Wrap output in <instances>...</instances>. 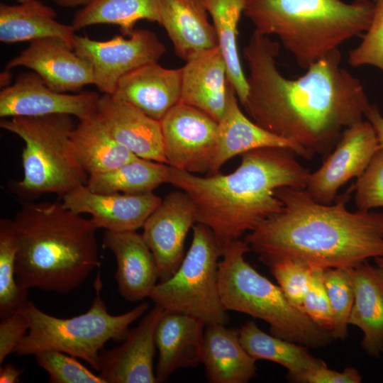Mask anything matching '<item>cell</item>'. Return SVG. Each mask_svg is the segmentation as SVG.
Masks as SVG:
<instances>
[{
	"mask_svg": "<svg viewBox=\"0 0 383 383\" xmlns=\"http://www.w3.org/2000/svg\"><path fill=\"white\" fill-rule=\"evenodd\" d=\"M280 44L253 31L243 55L249 74L244 107L250 119L294 145L299 156L328 155L343 132L361 121L371 105L359 79L341 66L339 49L296 79L277 66Z\"/></svg>",
	"mask_w": 383,
	"mask_h": 383,
	"instance_id": "cell-1",
	"label": "cell"
},
{
	"mask_svg": "<svg viewBox=\"0 0 383 383\" xmlns=\"http://www.w3.org/2000/svg\"><path fill=\"white\" fill-rule=\"evenodd\" d=\"M354 185L331 204L316 201L305 189L276 190L283 208L244 241L267 267L289 260L311 268H354L383 257V211L347 208Z\"/></svg>",
	"mask_w": 383,
	"mask_h": 383,
	"instance_id": "cell-2",
	"label": "cell"
},
{
	"mask_svg": "<svg viewBox=\"0 0 383 383\" xmlns=\"http://www.w3.org/2000/svg\"><path fill=\"white\" fill-rule=\"evenodd\" d=\"M286 148H263L242 154L228 174L208 177L170 167L168 183L187 193L196 209V223L209 228L222 245L240 239L282 211L277 189H306L310 172Z\"/></svg>",
	"mask_w": 383,
	"mask_h": 383,
	"instance_id": "cell-3",
	"label": "cell"
},
{
	"mask_svg": "<svg viewBox=\"0 0 383 383\" xmlns=\"http://www.w3.org/2000/svg\"><path fill=\"white\" fill-rule=\"evenodd\" d=\"M13 226L16 281L26 289L68 293L100 266L98 228L62 202L22 201Z\"/></svg>",
	"mask_w": 383,
	"mask_h": 383,
	"instance_id": "cell-4",
	"label": "cell"
},
{
	"mask_svg": "<svg viewBox=\"0 0 383 383\" xmlns=\"http://www.w3.org/2000/svg\"><path fill=\"white\" fill-rule=\"evenodd\" d=\"M373 0H247L243 14L254 31L274 35L308 69L368 28Z\"/></svg>",
	"mask_w": 383,
	"mask_h": 383,
	"instance_id": "cell-5",
	"label": "cell"
},
{
	"mask_svg": "<svg viewBox=\"0 0 383 383\" xmlns=\"http://www.w3.org/2000/svg\"><path fill=\"white\" fill-rule=\"evenodd\" d=\"M250 250L241 239L223 245L218 284L224 309L264 321L271 334L282 339L312 348L328 345L334 340L331 332L293 306L279 286L251 266L245 259Z\"/></svg>",
	"mask_w": 383,
	"mask_h": 383,
	"instance_id": "cell-6",
	"label": "cell"
},
{
	"mask_svg": "<svg viewBox=\"0 0 383 383\" xmlns=\"http://www.w3.org/2000/svg\"><path fill=\"white\" fill-rule=\"evenodd\" d=\"M73 116L54 114L18 116L0 122L1 128L20 137L23 177L9 184L22 201L44 194L60 197L86 185L89 175L77 160L70 140L75 125Z\"/></svg>",
	"mask_w": 383,
	"mask_h": 383,
	"instance_id": "cell-7",
	"label": "cell"
},
{
	"mask_svg": "<svg viewBox=\"0 0 383 383\" xmlns=\"http://www.w3.org/2000/svg\"><path fill=\"white\" fill-rule=\"evenodd\" d=\"M95 296L88 311L71 318H59L39 309L29 301L23 310L29 329L13 353L18 356L35 355L44 350H57L79 358L99 371V354L109 340L123 341L129 326L149 309L142 302L119 315H111L101 297L100 271L94 281Z\"/></svg>",
	"mask_w": 383,
	"mask_h": 383,
	"instance_id": "cell-8",
	"label": "cell"
},
{
	"mask_svg": "<svg viewBox=\"0 0 383 383\" xmlns=\"http://www.w3.org/2000/svg\"><path fill=\"white\" fill-rule=\"evenodd\" d=\"M192 244L176 272L154 287L150 299L166 311L184 313L206 326L229 321L218 291L223 245L201 223L192 227Z\"/></svg>",
	"mask_w": 383,
	"mask_h": 383,
	"instance_id": "cell-9",
	"label": "cell"
},
{
	"mask_svg": "<svg viewBox=\"0 0 383 383\" xmlns=\"http://www.w3.org/2000/svg\"><path fill=\"white\" fill-rule=\"evenodd\" d=\"M127 36L115 35L99 41L75 35L74 50L90 62L93 84L103 94H113L121 77L145 65L157 62L166 52L164 43L150 30L133 29Z\"/></svg>",
	"mask_w": 383,
	"mask_h": 383,
	"instance_id": "cell-10",
	"label": "cell"
},
{
	"mask_svg": "<svg viewBox=\"0 0 383 383\" xmlns=\"http://www.w3.org/2000/svg\"><path fill=\"white\" fill-rule=\"evenodd\" d=\"M160 123L170 167L193 174L211 170L217 148L218 121L200 109L179 102Z\"/></svg>",
	"mask_w": 383,
	"mask_h": 383,
	"instance_id": "cell-11",
	"label": "cell"
},
{
	"mask_svg": "<svg viewBox=\"0 0 383 383\" xmlns=\"http://www.w3.org/2000/svg\"><path fill=\"white\" fill-rule=\"evenodd\" d=\"M379 149L375 132L362 120L346 128L321 166L310 173L306 190L317 202L331 204L338 190L357 178Z\"/></svg>",
	"mask_w": 383,
	"mask_h": 383,
	"instance_id": "cell-12",
	"label": "cell"
},
{
	"mask_svg": "<svg viewBox=\"0 0 383 383\" xmlns=\"http://www.w3.org/2000/svg\"><path fill=\"white\" fill-rule=\"evenodd\" d=\"M100 96L88 91L74 94L57 92L35 72H23L12 85L1 91L0 117L66 114L82 120L96 113Z\"/></svg>",
	"mask_w": 383,
	"mask_h": 383,
	"instance_id": "cell-13",
	"label": "cell"
},
{
	"mask_svg": "<svg viewBox=\"0 0 383 383\" xmlns=\"http://www.w3.org/2000/svg\"><path fill=\"white\" fill-rule=\"evenodd\" d=\"M195 223L194 204L180 189L166 195L145 222L142 235L155 257L161 281L179 267L187 233Z\"/></svg>",
	"mask_w": 383,
	"mask_h": 383,
	"instance_id": "cell-14",
	"label": "cell"
},
{
	"mask_svg": "<svg viewBox=\"0 0 383 383\" xmlns=\"http://www.w3.org/2000/svg\"><path fill=\"white\" fill-rule=\"evenodd\" d=\"M165 311L155 304L120 345L101 350L98 372L105 383H158L153 368L155 331Z\"/></svg>",
	"mask_w": 383,
	"mask_h": 383,
	"instance_id": "cell-15",
	"label": "cell"
},
{
	"mask_svg": "<svg viewBox=\"0 0 383 383\" xmlns=\"http://www.w3.org/2000/svg\"><path fill=\"white\" fill-rule=\"evenodd\" d=\"M16 67L31 70L50 89L60 93L80 92L85 85L94 84L90 62L57 37L31 40L26 49L7 63L6 70Z\"/></svg>",
	"mask_w": 383,
	"mask_h": 383,
	"instance_id": "cell-16",
	"label": "cell"
},
{
	"mask_svg": "<svg viewBox=\"0 0 383 383\" xmlns=\"http://www.w3.org/2000/svg\"><path fill=\"white\" fill-rule=\"evenodd\" d=\"M62 205L78 213H88L99 228L131 231L143 228L162 199L153 192L101 194L81 185L62 197Z\"/></svg>",
	"mask_w": 383,
	"mask_h": 383,
	"instance_id": "cell-17",
	"label": "cell"
},
{
	"mask_svg": "<svg viewBox=\"0 0 383 383\" xmlns=\"http://www.w3.org/2000/svg\"><path fill=\"white\" fill-rule=\"evenodd\" d=\"M97 113L114 139L135 156L167 164L160 121L108 94L100 96Z\"/></svg>",
	"mask_w": 383,
	"mask_h": 383,
	"instance_id": "cell-18",
	"label": "cell"
},
{
	"mask_svg": "<svg viewBox=\"0 0 383 383\" xmlns=\"http://www.w3.org/2000/svg\"><path fill=\"white\" fill-rule=\"evenodd\" d=\"M103 246L116 257L115 279L121 296L131 302L150 297L160 277L155 257L142 234L106 231Z\"/></svg>",
	"mask_w": 383,
	"mask_h": 383,
	"instance_id": "cell-19",
	"label": "cell"
},
{
	"mask_svg": "<svg viewBox=\"0 0 383 383\" xmlns=\"http://www.w3.org/2000/svg\"><path fill=\"white\" fill-rule=\"evenodd\" d=\"M182 67L165 68L157 62L140 67L118 81L112 94L160 121L180 102Z\"/></svg>",
	"mask_w": 383,
	"mask_h": 383,
	"instance_id": "cell-20",
	"label": "cell"
},
{
	"mask_svg": "<svg viewBox=\"0 0 383 383\" xmlns=\"http://www.w3.org/2000/svg\"><path fill=\"white\" fill-rule=\"evenodd\" d=\"M206 325L184 313L165 311L155 331L158 359L155 369L157 382H165L177 370L201 363Z\"/></svg>",
	"mask_w": 383,
	"mask_h": 383,
	"instance_id": "cell-21",
	"label": "cell"
},
{
	"mask_svg": "<svg viewBox=\"0 0 383 383\" xmlns=\"http://www.w3.org/2000/svg\"><path fill=\"white\" fill-rule=\"evenodd\" d=\"M182 72L180 102L200 109L219 122L227 105L230 83L218 46L187 60Z\"/></svg>",
	"mask_w": 383,
	"mask_h": 383,
	"instance_id": "cell-22",
	"label": "cell"
},
{
	"mask_svg": "<svg viewBox=\"0 0 383 383\" xmlns=\"http://www.w3.org/2000/svg\"><path fill=\"white\" fill-rule=\"evenodd\" d=\"M209 15L201 0H160V24L185 62L218 46Z\"/></svg>",
	"mask_w": 383,
	"mask_h": 383,
	"instance_id": "cell-23",
	"label": "cell"
},
{
	"mask_svg": "<svg viewBox=\"0 0 383 383\" xmlns=\"http://www.w3.org/2000/svg\"><path fill=\"white\" fill-rule=\"evenodd\" d=\"M235 90L230 84L227 105L218 122L217 148L210 172L219 173L221 167L236 155L263 148H286L294 151L297 148L262 128L246 116L240 109Z\"/></svg>",
	"mask_w": 383,
	"mask_h": 383,
	"instance_id": "cell-24",
	"label": "cell"
},
{
	"mask_svg": "<svg viewBox=\"0 0 383 383\" xmlns=\"http://www.w3.org/2000/svg\"><path fill=\"white\" fill-rule=\"evenodd\" d=\"M256 362L242 345L239 329L205 326L201 363L209 382L247 383L256 374Z\"/></svg>",
	"mask_w": 383,
	"mask_h": 383,
	"instance_id": "cell-25",
	"label": "cell"
},
{
	"mask_svg": "<svg viewBox=\"0 0 383 383\" xmlns=\"http://www.w3.org/2000/svg\"><path fill=\"white\" fill-rule=\"evenodd\" d=\"M355 299L348 324L363 333L361 346L370 356L383 355V269L367 261L351 269Z\"/></svg>",
	"mask_w": 383,
	"mask_h": 383,
	"instance_id": "cell-26",
	"label": "cell"
},
{
	"mask_svg": "<svg viewBox=\"0 0 383 383\" xmlns=\"http://www.w3.org/2000/svg\"><path fill=\"white\" fill-rule=\"evenodd\" d=\"M56 11L39 0L18 5L0 4V40L14 43L57 37L74 46L75 29L55 20Z\"/></svg>",
	"mask_w": 383,
	"mask_h": 383,
	"instance_id": "cell-27",
	"label": "cell"
},
{
	"mask_svg": "<svg viewBox=\"0 0 383 383\" xmlns=\"http://www.w3.org/2000/svg\"><path fill=\"white\" fill-rule=\"evenodd\" d=\"M70 140L77 160L89 176L114 170L138 157L114 139L97 112L79 120Z\"/></svg>",
	"mask_w": 383,
	"mask_h": 383,
	"instance_id": "cell-28",
	"label": "cell"
},
{
	"mask_svg": "<svg viewBox=\"0 0 383 383\" xmlns=\"http://www.w3.org/2000/svg\"><path fill=\"white\" fill-rule=\"evenodd\" d=\"M239 329L242 345L255 360L277 363L287 370V378L301 382L304 375L324 362L309 353L308 347L262 331L253 321Z\"/></svg>",
	"mask_w": 383,
	"mask_h": 383,
	"instance_id": "cell-29",
	"label": "cell"
},
{
	"mask_svg": "<svg viewBox=\"0 0 383 383\" xmlns=\"http://www.w3.org/2000/svg\"><path fill=\"white\" fill-rule=\"evenodd\" d=\"M212 20L218 48L228 69V77L243 106L248 94L238 47V23L247 0H201Z\"/></svg>",
	"mask_w": 383,
	"mask_h": 383,
	"instance_id": "cell-30",
	"label": "cell"
},
{
	"mask_svg": "<svg viewBox=\"0 0 383 383\" xmlns=\"http://www.w3.org/2000/svg\"><path fill=\"white\" fill-rule=\"evenodd\" d=\"M170 166L137 157L114 170L89 175L87 187L101 194H144L168 183Z\"/></svg>",
	"mask_w": 383,
	"mask_h": 383,
	"instance_id": "cell-31",
	"label": "cell"
},
{
	"mask_svg": "<svg viewBox=\"0 0 383 383\" xmlns=\"http://www.w3.org/2000/svg\"><path fill=\"white\" fill-rule=\"evenodd\" d=\"M160 0H94L77 11L72 21L75 30L96 24H114L128 35L135 23L147 20L160 23Z\"/></svg>",
	"mask_w": 383,
	"mask_h": 383,
	"instance_id": "cell-32",
	"label": "cell"
},
{
	"mask_svg": "<svg viewBox=\"0 0 383 383\" xmlns=\"http://www.w3.org/2000/svg\"><path fill=\"white\" fill-rule=\"evenodd\" d=\"M18 251L13 220H0V318L22 311L27 306L28 289L16 281V260Z\"/></svg>",
	"mask_w": 383,
	"mask_h": 383,
	"instance_id": "cell-33",
	"label": "cell"
},
{
	"mask_svg": "<svg viewBox=\"0 0 383 383\" xmlns=\"http://www.w3.org/2000/svg\"><path fill=\"white\" fill-rule=\"evenodd\" d=\"M351 269L327 268L323 271L324 285L334 318L331 333L334 339L340 340L348 335V319L355 299Z\"/></svg>",
	"mask_w": 383,
	"mask_h": 383,
	"instance_id": "cell-34",
	"label": "cell"
},
{
	"mask_svg": "<svg viewBox=\"0 0 383 383\" xmlns=\"http://www.w3.org/2000/svg\"><path fill=\"white\" fill-rule=\"evenodd\" d=\"M34 355L37 364L48 374L50 383H105L72 355L57 350H44Z\"/></svg>",
	"mask_w": 383,
	"mask_h": 383,
	"instance_id": "cell-35",
	"label": "cell"
},
{
	"mask_svg": "<svg viewBox=\"0 0 383 383\" xmlns=\"http://www.w3.org/2000/svg\"><path fill=\"white\" fill-rule=\"evenodd\" d=\"M371 23L360 43L350 50L348 63L358 67L370 65L383 72V0H373Z\"/></svg>",
	"mask_w": 383,
	"mask_h": 383,
	"instance_id": "cell-36",
	"label": "cell"
},
{
	"mask_svg": "<svg viewBox=\"0 0 383 383\" xmlns=\"http://www.w3.org/2000/svg\"><path fill=\"white\" fill-rule=\"evenodd\" d=\"M268 267L288 301L303 311L313 268L289 260L273 262Z\"/></svg>",
	"mask_w": 383,
	"mask_h": 383,
	"instance_id": "cell-37",
	"label": "cell"
},
{
	"mask_svg": "<svg viewBox=\"0 0 383 383\" xmlns=\"http://www.w3.org/2000/svg\"><path fill=\"white\" fill-rule=\"evenodd\" d=\"M357 210L383 207V149L379 148L354 184Z\"/></svg>",
	"mask_w": 383,
	"mask_h": 383,
	"instance_id": "cell-38",
	"label": "cell"
},
{
	"mask_svg": "<svg viewBox=\"0 0 383 383\" xmlns=\"http://www.w3.org/2000/svg\"><path fill=\"white\" fill-rule=\"evenodd\" d=\"M322 268H313L302 310L318 326L332 332L334 318L323 282Z\"/></svg>",
	"mask_w": 383,
	"mask_h": 383,
	"instance_id": "cell-39",
	"label": "cell"
},
{
	"mask_svg": "<svg viewBox=\"0 0 383 383\" xmlns=\"http://www.w3.org/2000/svg\"><path fill=\"white\" fill-rule=\"evenodd\" d=\"M29 329L28 319L23 311L1 318L0 323V364L24 338Z\"/></svg>",
	"mask_w": 383,
	"mask_h": 383,
	"instance_id": "cell-40",
	"label": "cell"
},
{
	"mask_svg": "<svg viewBox=\"0 0 383 383\" xmlns=\"http://www.w3.org/2000/svg\"><path fill=\"white\" fill-rule=\"evenodd\" d=\"M362 376L354 367H346L343 372L330 369L323 362L318 367L309 371L303 377L304 383H360Z\"/></svg>",
	"mask_w": 383,
	"mask_h": 383,
	"instance_id": "cell-41",
	"label": "cell"
},
{
	"mask_svg": "<svg viewBox=\"0 0 383 383\" xmlns=\"http://www.w3.org/2000/svg\"><path fill=\"white\" fill-rule=\"evenodd\" d=\"M365 118L375 132L379 148L383 149V116L377 106L371 104L365 113Z\"/></svg>",
	"mask_w": 383,
	"mask_h": 383,
	"instance_id": "cell-42",
	"label": "cell"
},
{
	"mask_svg": "<svg viewBox=\"0 0 383 383\" xmlns=\"http://www.w3.org/2000/svg\"><path fill=\"white\" fill-rule=\"evenodd\" d=\"M23 372V370L18 369L12 364L7 363L0 368V382L17 383Z\"/></svg>",
	"mask_w": 383,
	"mask_h": 383,
	"instance_id": "cell-43",
	"label": "cell"
},
{
	"mask_svg": "<svg viewBox=\"0 0 383 383\" xmlns=\"http://www.w3.org/2000/svg\"><path fill=\"white\" fill-rule=\"evenodd\" d=\"M56 4L65 7V8H74L77 6H86L89 4L94 0H52Z\"/></svg>",
	"mask_w": 383,
	"mask_h": 383,
	"instance_id": "cell-44",
	"label": "cell"
},
{
	"mask_svg": "<svg viewBox=\"0 0 383 383\" xmlns=\"http://www.w3.org/2000/svg\"><path fill=\"white\" fill-rule=\"evenodd\" d=\"M11 77V75L8 70H6L1 74V87H3V89L8 87Z\"/></svg>",
	"mask_w": 383,
	"mask_h": 383,
	"instance_id": "cell-45",
	"label": "cell"
},
{
	"mask_svg": "<svg viewBox=\"0 0 383 383\" xmlns=\"http://www.w3.org/2000/svg\"><path fill=\"white\" fill-rule=\"evenodd\" d=\"M374 260L375 264L383 269V257H375Z\"/></svg>",
	"mask_w": 383,
	"mask_h": 383,
	"instance_id": "cell-46",
	"label": "cell"
},
{
	"mask_svg": "<svg viewBox=\"0 0 383 383\" xmlns=\"http://www.w3.org/2000/svg\"><path fill=\"white\" fill-rule=\"evenodd\" d=\"M20 4L21 3H25V2H27V1H29L30 0H17Z\"/></svg>",
	"mask_w": 383,
	"mask_h": 383,
	"instance_id": "cell-47",
	"label": "cell"
}]
</instances>
